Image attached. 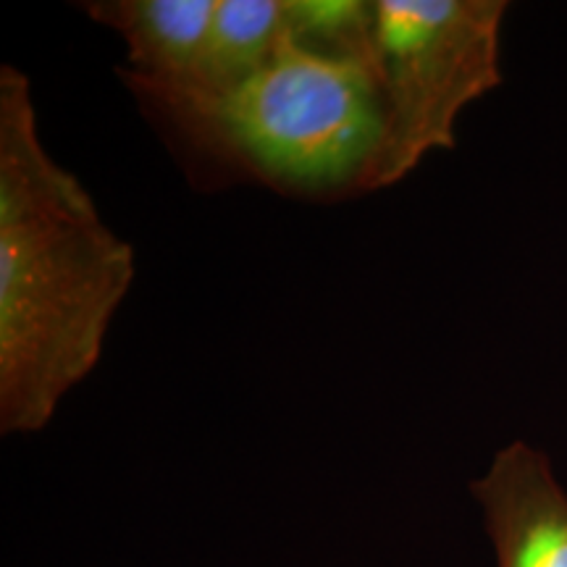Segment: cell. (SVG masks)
Instances as JSON below:
<instances>
[{
	"label": "cell",
	"instance_id": "1",
	"mask_svg": "<svg viewBox=\"0 0 567 567\" xmlns=\"http://www.w3.org/2000/svg\"><path fill=\"white\" fill-rule=\"evenodd\" d=\"M134 281L132 247L45 151L30 80L0 69V434H34L87 379Z\"/></svg>",
	"mask_w": 567,
	"mask_h": 567
},
{
	"label": "cell",
	"instance_id": "2",
	"mask_svg": "<svg viewBox=\"0 0 567 567\" xmlns=\"http://www.w3.org/2000/svg\"><path fill=\"white\" fill-rule=\"evenodd\" d=\"M116 74L197 187L260 184L318 203L373 193L384 105L371 69L284 40L264 71L226 92Z\"/></svg>",
	"mask_w": 567,
	"mask_h": 567
},
{
	"label": "cell",
	"instance_id": "3",
	"mask_svg": "<svg viewBox=\"0 0 567 567\" xmlns=\"http://www.w3.org/2000/svg\"><path fill=\"white\" fill-rule=\"evenodd\" d=\"M373 76L384 145L373 189L455 147L457 118L502 84L505 0H375Z\"/></svg>",
	"mask_w": 567,
	"mask_h": 567
},
{
	"label": "cell",
	"instance_id": "4",
	"mask_svg": "<svg viewBox=\"0 0 567 567\" xmlns=\"http://www.w3.org/2000/svg\"><path fill=\"white\" fill-rule=\"evenodd\" d=\"M471 494L496 567H567V492L547 452L509 442L471 481Z\"/></svg>",
	"mask_w": 567,
	"mask_h": 567
},
{
	"label": "cell",
	"instance_id": "5",
	"mask_svg": "<svg viewBox=\"0 0 567 567\" xmlns=\"http://www.w3.org/2000/svg\"><path fill=\"white\" fill-rule=\"evenodd\" d=\"M216 6L218 0H90L80 9L124 38L130 66L116 71L193 87Z\"/></svg>",
	"mask_w": 567,
	"mask_h": 567
},
{
	"label": "cell",
	"instance_id": "6",
	"mask_svg": "<svg viewBox=\"0 0 567 567\" xmlns=\"http://www.w3.org/2000/svg\"><path fill=\"white\" fill-rule=\"evenodd\" d=\"M284 40V0H218L193 87H239L276 59Z\"/></svg>",
	"mask_w": 567,
	"mask_h": 567
},
{
	"label": "cell",
	"instance_id": "7",
	"mask_svg": "<svg viewBox=\"0 0 567 567\" xmlns=\"http://www.w3.org/2000/svg\"><path fill=\"white\" fill-rule=\"evenodd\" d=\"M287 40L305 53L373 71L375 6L365 0H284Z\"/></svg>",
	"mask_w": 567,
	"mask_h": 567
}]
</instances>
